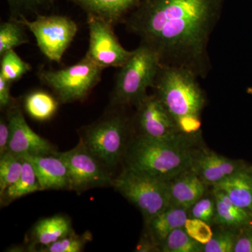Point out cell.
<instances>
[{
	"mask_svg": "<svg viewBox=\"0 0 252 252\" xmlns=\"http://www.w3.org/2000/svg\"><path fill=\"white\" fill-rule=\"evenodd\" d=\"M92 235L89 233L82 235L75 234L74 231L64 238L60 239L56 243L43 247L39 252H80L86 244L90 241Z\"/></svg>",
	"mask_w": 252,
	"mask_h": 252,
	"instance_id": "obj_27",
	"label": "cell"
},
{
	"mask_svg": "<svg viewBox=\"0 0 252 252\" xmlns=\"http://www.w3.org/2000/svg\"><path fill=\"white\" fill-rule=\"evenodd\" d=\"M0 57V77L11 84L20 80L32 69L31 64L23 61L14 50L6 51Z\"/></svg>",
	"mask_w": 252,
	"mask_h": 252,
	"instance_id": "obj_25",
	"label": "cell"
},
{
	"mask_svg": "<svg viewBox=\"0 0 252 252\" xmlns=\"http://www.w3.org/2000/svg\"><path fill=\"white\" fill-rule=\"evenodd\" d=\"M10 127L7 152L18 157L56 155L58 151L28 125L21 109L16 104L6 111Z\"/></svg>",
	"mask_w": 252,
	"mask_h": 252,
	"instance_id": "obj_12",
	"label": "cell"
},
{
	"mask_svg": "<svg viewBox=\"0 0 252 252\" xmlns=\"http://www.w3.org/2000/svg\"><path fill=\"white\" fill-rule=\"evenodd\" d=\"M11 83L0 77V107L1 110L7 111L16 105V99L11 94Z\"/></svg>",
	"mask_w": 252,
	"mask_h": 252,
	"instance_id": "obj_32",
	"label": "cell"
},
{
	"mask_svg": "<svg viewBox=\"0 0 252 252\" xmlns=\"http://www.w3.org/2000/svg\"><path fill=\"white\" fill-rule=\"evenodd\" d=\"M224 0H142L124 20L161 64L185 67L205 79L212 69L209 43Z\"/></svg>",
	"mask_w": 252,
	"mask_h": 252,
	"instance_id": "obj_1",
	"label": "cell"
},
{
	"mask_svg": "<svg viewBox=\"0 0 252 252\" xmlns=\"http://www.w3.org/2000/svg\"><path fill=\"white\" fill-rule=\"evenodd\" d=\"M216 214L214 221L226 227H239L248 224L251 214L235 205L228 195L219 189H213Z\"/></svg>",
	"mask_w": 252,
	"mask_h": 252,
	"instance_id": "obj_19",
	"label": "cell"
},
{
	"mask_svg": "<svg viewBox=\"0 0 252 252\" xmlns=\"http://www.w3.org/2000/svg\"><path fill=\"white\" fill-rule=\"evenodd\" d=\"M103 69L85 57L69 67L52 70L40 69L37 77L52 90L60 103L85 100L101 80Z\"/></svg>",
	"mask_w": 252,
	"mask_h": 252,
	"instance_id": "obj_6",
	"label": "cell"
},
{
	"mask_svg": "<svg viewBox=\"0 0 252 252\" xmlns=\"http://www.w3.org/2000/svg\"><path fill=\"white\" fill-rule=\"evenodd\" d=\"M234 252H252V231L245 232L238 236Z\"/></svg>",
	"mask_w": 252,
	"mask_h": 252,
	"instance_id": "obj_34",
	"label": "cell"
},
{
	"mask_svg": "<svg viewBox=\"0 0 252 252\" xmlns=\"http://www.w3.org/2000/svg\"><path fill=\"white\" fill-rule=\"evenodd\" d=\"M161 245L164 252H202L204 248L189 236L184 227L172 230Z\"/></svg>",
	"mask_w": 252,
	"mask_h": 252,
	"instance_id": "obj_26",
	"label": "cell"
},
{
	"mask_svg": "<svg viewBox=\"0 0 252 252\" xmlns=\"http://www.w3.org/2000/svg\"><path fill=\"white\" fill-rule=\"evenodd\" d=\"M195 135L182 134L170 140L137 135L126 149V167L169 182L191 167Z\"/></svg>",
	"mask_w": 252,
	"mask_h": 252,
	"instance_id": "obj_3",
	"label": "cell"
},
{
	"mask_svg": "<svg viewBox=\"0 0 252 252\" xmlns=\"http://www.w3.org/2000/svg\"><path fill=\"white\" fill-rule=\"evenodd\" d=\"M56 0H6L11 11V18H18L28 14H39L49 9Z\"/></svg>",
	"mask_w": 252,
	"mask_h": 252,
	"instance_id": "obj_28",
	"label": "cell"
},
{
	"mask_svg": "<svg viewBox=\"0 0 252 252\" xmlns=\"http://www.w3.org/2000/svg\"><path fill=\"white\" fill-rule=\"evenodd\" d=\"M72 232L70 220L61 215L42 219L33 228L34 241L44 247L56 243Z\"/></svg>",
	"mask_w": 252,
	"mask_h": 252,
	"instance_id": "obj_20",
	"label": "cell"
},
{
	"mask_svg": "<svg viewBox=\"0 0 252 252\" xmlns=\"http://www.w3.org/2000/svg\"><path fill=\"white\" fill-rule=\"evenodd\" d=\"M59 99L45 91L35 90L26 94L23 105L28 115L38 122L54 117L59 108Z\"/></svg>",
	"mask_w": 252,
	"mask_h": 252,
	"instance_id": "obj_21",
	"label": "cell"
},
{
	"mask_svg": "<svg viewBox=\"0 0 252 252\" xmlns=\"http://www.w3.org/2000/svg\"><path fill=\"white\" fill-rule=\"evenodd\" d=\"M238 235L233 230L223 229L214 233L210 241L204 245V252H234Z\"/></svg>",
	"mask_w": 252,
	"mask_h": 252,
	"instance_id": "obj_29",
	"label": "cell"
},
{
	"mask_svg": "<svg viewBox=\"0 0 252 252\" xmlns=\"http://www.w3.org/2000/svg\"><path fill=\"white\" fill-rule=\"evenodd\" d=\"M131 121L124 113H109L83 129L80 139L97 160L108 170L125 157Z\"/></svg>",
	"mask_w": 252,
	"mask_h": 252,
	"instance_id": "obj_5",
	"label": "cell"
},
{
	"mask_svg": "<svg viewBox=\"0 0 252 252\" xmlns=\"http://www.w3.org/2000/svg\"><path fill=\"white\" fill-rule=\"evenodd\" d=\"M184 228L190 238L203 245L210 241L214 234L208 223L198 219H187Z\"/></svg>",
	"mask_w": 252,
	"mask_h": 252,
	"instance_id": "obj_30",
	"label": "cell"
},
{
	"mask_svg": "<svg viewBox=\"0 0 252 252\" xmlns=\"http://www.w3.org/2000/svg\"><path fill=\"white\" fill-rule=\"evenodd\" d=\"M160 66L158 54L140 44L117 73L111 94L113 107L137 105L148 94V89L153 88Z\"/></svg>",
	"mask_w": 252,
	"mask_h": 252,
	"instance_id": "obj_4",
	"label": "cell"
},
{
	"mask_svg": "<svg viewBox=\"0 0 252 252\" xmlns=\"http://www.w3.org/2000/svg\"><path fill=\"white\" fill-rule=\"evenodd\" d=\"M86 21L89 30L86 57L103 69L122 67L130 59L132 51L126 49L119 42L114 26L94 14H87Z\"/></svg>",
	"mask_w": 252,
	"mask_h": 252,
	"instance_id": "obj_10",
	"label": "cell"
},
{
	"mask_svg": "<svg viewBox=\"0 0 252 252\" xmlns=\"http://www.w3.org/2000/svg\"><path fill=\"white\" fill-rule=\"evenodd\" d=\"M157 249L155 244L153 242L148 241V240H142V243L137 245V252H152Z\"/></svg>",
	"mask_w": 252,
	"mask_h": 252,
	"instance_id": "obj_35",
	"label": "cell"
},
{
	"mask_svg": "<svg viewBox=\"0 0 252 252\" xmlns=\"http://www.w3.org/2000/svg\"><path fill=\"white\" fill-rule=\"evenodd\" d=\"M39 190H41V185L34 167L29 160L23 158L22 174L16 183L8 187L2 195H0L1 204L9 205L18 198Z\"/></svg>",
	"mask_w": 252,
	"mask_h": 252,
	"instance_id": "obj_22",
	"label": "cell"
},
{
	"mask_svg": "<svg viewBox=\"0 0 252 252\" xmlns=\"http://www.w3.org/2000/svg\"><path fill=\"white\" fill-rule=\"evenodd\" d=\"M23 167V158L8 152L0 155V195L17 182Z\"/></svg>",
	"mask_w": 252,
	"mask_h": 252,
	"instance_id": "obj_24",
	"label": "cell"
},
{
	"mask_svg": "<svg viewBox=\"0 0 252 252\" xmlns=\"http://www.w3.org/2000/svg\"><path fill=\"white\" fill-rule=\"evenodd\" d=\"M133 126L137 135L154 140H170L182 135L178 126L155 94H147L135 106Z\"/></svg>",
	"mask_w": 252,
	"mask_h": 252,
	"instance_id": "obj_11",
	"label": "cell"
},
{
	"mask_svg": "<svg viewBox=\"0 0 252 252\" xmlns=\"http://www.w3.org/2000/svg\"><path fill=\"white\" fill-rule=\"evenodd\" d=\"M25 26L16 18H10L0 25V56L9 50L30 42L24 31Z\"/></svg>",
	"mask_w": 252,
	"mask_h": 252,
	"instance_id": "obj_23",
	"label": "cell"
},
{
	"mask_svg": "<svg viewBox=\"0 0 252 252\" xmlns=\"http://www.w3.org/2000/svg\"><path fill=\"white\" fill-rule=\"evenodd\" d=\"M190 168L207 185L213 187L229 176L244 170V165L238 160L212 151L196 150Z\"/></svg>",
	"mask_w": 252,
	"mask_h": 252,
	"instance_id": "obj_13",
	"label": "cell"
},
{
	"mask_svg": "<svg viewBox=\"0 0 252 252\" xmlns=\"http://www.w3.org/2000/svg\"><path fill=\"white\" fill-rule=\"evenodd\" d=\"M206 185L191 168L186 170L168 182L170 205L189 210L203 198Z\"/></svg>",
	"mask_w": 252,
	"mask_h": 252,
	"instance_id": "obj_15",
	"label": "cell"
},
{
	"mask_svg": "<svg viewBox=\"0 0 252 252\" xmlns=\"http://www.w3.org/2000/svg\"><path fill=\"white\" fill-rule=\"evenodd\" d=\"M199 79L185 67L161 64L152 88L181 132L188 135L200 131V115L206 103Z\"/></svg>",
	"mask_w": 252,
	"mask_h": 252,
	"instance_id": "obj_2",
	"label": "cell"
},
{
	"mask_svg": "<svg viewBox=\"0 0 252 252\" xmlns=\"http://www.w3.org/2000/svg\"><path fill=\"white\" fill-rule=\"evenodd\" d=\"M10 140V127L7 117L0 119V155L7 152Z\"/></svg>",
	"mask_w": 252,
	"mask_h": 252,
	"instance_id": "obj_33",
	"label": "cell"
},
{
	"mask_svg": "<svg viewBox=\"0 0 252 252\" xmlns=\"http://www.w3.org/2000/svg\"><path fill=\"white\" fill-rule=\"evenodd\" d=\"M16 19L32 33L41 54L59 64L78 31L77 23L62 15L39 14L32 21L26 16Z\"/></svg>",
	"mask_w": 252,
	"mask_h": 252,
	"instance_id": "obj_8",
	"label": "cell"
},
{
	"mask_svg": "<svg viewBox=\"0 0 252 252\" xmlns=\"http://www.w3.org/2000/svg\"><path fill=\"white\" fill-rule=\"evenodd\" d=\"M190 209L192 218L198 219L207 223L215 220L216 214L215 200L208 198H200Z\"/></svg>",
	"mask_w": 252,
	"mask_h": 252,
	"instance_id": "obj_31",
	"label": "cell"
},
{
	"mask_svg": "<svg viewBox=\"0 0 252 252\" xmlns=\"http://www.w3.org/2000/svg\"><path fill=\"white\" fill-rule=\"evenodd\" d=\"M21 157L31 162L40 184L41 190H70L67 165L57 154Z\"/></svg>",
	"mask_w": 252,
	"mask_h": 252,
	"instance_id": "obj_14",
	"label": "cell"
},
{
	"mask_svg": "<svg viewBox=\"0 0 252 252\" xmlns=\"http://www.w3.org/2000/svg\"></svg>",
	"mask_w": 252,
	"mask_h": 252,
	"instance_id": "obj_36",
	"label": "cell"
},
{
	"mask_svg": "<svg viewBox=\"0 0 252 252\" xmlns=\"http://www.w3.org/2000/svg\"><path fill=\"white\" fill-rule=\"evenodd\" d=\"M187 211L182 207L170 205L152 219L148 225L154 240L161 244L172 230L184 227L188 219Z\"/></svg>",
	"mask_w": 252,
	"mask_h": 252,
	"instance_id": "obj_18",
	"label": "cell"
},
{
	"mask_svg": "<svg viewBox=\"0 0 252 252\" xmlns=\"http://www.w3.org/2000/svg\"><path fill=\"white\" fill-rule=\"evenodd\" d=\"M213 187L224 192L235 205L252 214V177L248 172H236Z\"/></svg>",
	"mask_w": 252,
	"mask_h": 252,
	"instance_id": "obj_17",
	"label": "cell"
},
{
	"mask_svg": "<svg viewBox=\"0 0 252 252\" xmlns=\"http://www.w3.org/2000/svg\"><path fill=\"white\" fill-rule=\"evenodd\" d=\"M57 154L67 165L70 190L79 193L90 189L113 187L114 179L108 169L93 155L81 139L74 149Z\"/></svg>",
	"mask_w": 252,
	"mask_h": 252,
	"instance_id": "obj_9",
	"label": "cell"
},
{
	"mask_svg": "<svg viewBox=\"0 0 252 252\" xmlns=\"http://www.w3.org/2000/svg\"><path fill=\"white\" fill-rule=\"evenodd\" d=\"M113 187L142 213L147 224L170 205L168 182L125 167Z\"/></svg>",
	"mask_w": 252,
	"mask_h": 252,
	"instance_id": "obj_7",
	"label": "cell"
},
{
	"mask_svg": "<svg viewBox=\"0 0 252 252\" xmlns=\"http://www.w3.org/2000/svg\"><path fill=\"white\" fill-rule=\"evenodd\" d=\"M77 4L86 14L105 20L113 26L124 20L142 0H67Z\"/></svg>",
	"mask_w": 252,
	"mask_h": 252,
	"instance_id": "obj_16",
	"label": "cell"
}]
</instances>
